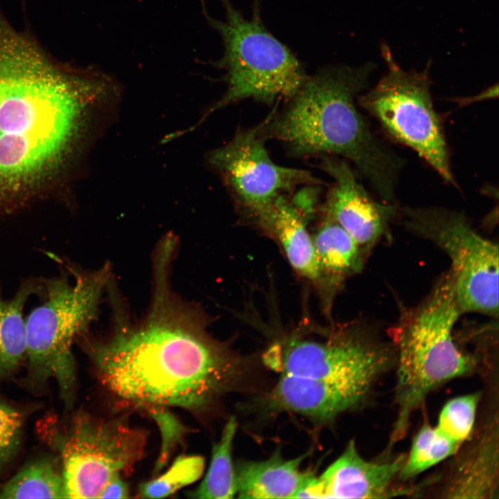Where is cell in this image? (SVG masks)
Here are the masks:
<instances>
[{"mask_svg": "<svg viewBox=\"0 0 499 499\" xmlns=\"http://www.w3.org/2000/svg\"><path fill=\"white\" fill-rule=\"evenodd\" d=\"M319 157L318 167L333 180L324 204L327 218L344 229L366 253L387 233L399 210L395 204L373 199L348 161L332 155Z\"/></svg>", "mask_w": 499, "mask_h": 499, "instance_id": "obj_12", "label": "cell"}, {"mask_svg": "<svg viewBox=\"0 0 499 499\" xmlns=\"http://www.w3.org/2000/svg\"><path fill=\"white\" fill-rule=\"evenodd\" d=\"M0 219L73 167L116 114L121 89L102 71L58 64L44 51L0 57Z\"/></svg>", "mask_w": 499, "mask_h": 499, "instance_id": "obj_1", "label": "cell"}, {"mask_svg": "<svg viewBox=\"0 0 499 499\" xmlns=\"http://www.w3.org/2000/svg\"><path fill=\"white\" fill-rule=\"evenodd\" d=\"M305 216L293 201L282 197L259 221L276 235L292 266L302 276L314 281L321 277L322 271L313 239L306 227Z\"/></svg>", "mask_w": 499, "mask_h": 499, "instance_id": "obj_17", "label": "cell"}, {"mask_svg": "<svg viewBox=\"0 0 499 499\" xmlns=\"http://www.w3.org/2000/svg\"><path fill=\"white\" fill-rule=\"evenodd\" d=\"M370 392L353 385L281 374L268 401L271 408L323 421L360 405Z\"/></svg>", "mask_w": 499, "mask_h": 499, "instance_id": "obj_14", "label": "cell"}, {"mask_svg": "<svg viewBox=\"0 0 499 499\" xmlns=\"http://www.w3.org/2000/svg\"><path fill=\"white\" fill-rule=\"evenodd\" d=\"M376 68L371 61L321 68L281 110L257 125L258 132L265 141L283 143L292 157L332 155L351 161L381 201L395 204L404 161L376 137L356 105Z\"/></svg>", "mask_w": 499, "mask_h": 499, "instance_id": "obj_3", "label": "cell"}, {"mask_svg": "<svg viewBox=\"0 0 499 499\" xmlns=\"http://www.w3.org/2000/svg\"><path fill=\"white\" fill-rule=\"evenodd\" d=\"M306 455L283 458L276 451L268 459L243 460L235 466L238 498H297L314 476L301 469Z\"/></svg>", "mask_w": 499, "mask_h": 499, "instance_id": "obj_16", "label": "cell"}, {"mask_svg": "<svg viewBox=\"0 0 499 499\" xmlns=\"http://www.w3.org/2000/svg\"><path fill=\"white\" fill-rule=\"evenodd\" d=\"M159 272L147 319L139 327H121L105 341L85 339L82 348L100 383L119 402L200 414L228 387L233 361L193 313L169 295Z\"/></svg>", "mask_w": 499, "mask_h": 499, "instance_id": "obj_2", "label": "cell"}, {"mask_svg": "<svg viewBox=\"0 0 499 499\" xmlns=\"http://www.w3.org/2000/svg\"><path fill=\"white\" fill-rule=\"evenodd\" d=\"M48 439L59 455L66 498H98L112 478L143 457L147 435L125 416L101 418L76 412L66 428Z\"/></svg>", "mask_w": 499, "mask_h": 499, "instance_id": "obj_8", "label": "cell"}, {"mask_svg": "<svg viewBox=\"0 0 499 499\" xmlns=\"http://www.w3.org/2000/svg\"><path fill=\"white\" fill-rule=\"evenodd\" d=\"M266 364L281 374L357 385L369 391L389 366L395 351L363 330L342 332L325 342L292 340L275 346Z\"/></svg>", "mask_w": 499, "mask_h": 499, "instance_id": "obj_10", "label": "cell"}, {"mask_svg": "<svg viewBox=\"0 0 499 499\" xmlns=\"http://www.w3.org/2000/svg\"><path fill=\"white\" fill-rule=\"evenodd\" d=\"M259 134L258 126L238 128L225 145L211 151L209 166L221 177L238 205L260 220L282 197L299 186L321 185L310 171L275 164Z\"/></svg>", "mask_w": 499, "mask_h": 499, "instance_id": "obj_11", "label": "cell"}, {"mask_svg": "<svg viewBox=\"0 0 499 499\" xmlns=\"http://www.w3.org/2000/svg\"><path fill=\"white\" fill-rule=\"evenodd\" d=\"M23 416L0 401V472L11 462L20 445Z\"/></svg>", "mask_w": 499, "mask_h": 499, "instance_id": "obj_26", "label": "cell"}, {"mask_svg": "<svg viewBox=\"0 0 499 499\" xmlns=\"http://www.w3.org/2000/svg\"><path fill=\"white\" fill-rule=\"evenodd\" d=\"M220 1L225 12L223 20L213 18L205 9L204 12L223 42V56L216 65L225 71L223 79L227 89L187 132L214 112L242 100L252 98L268 105L287 100L308 77L297 57L263 25L258 0L254 1L250 19L244 17L229 0Z\"/></svg>", "mask_w": 499, "mask_h": 499, "instance_id": "obj_6", "label": "cell"}, {"mask_svg": "<svg viewBox=\"0 0 499 499\" xmlns=\"http://www.w3.org/2000/svg\"><path fill=\"white\" fill-rule=\"evenodd\" d=\"M411 231L430 240L451 261L460 312L498 315V247L478 234L465 216L445 208L410 207L400 210Z\"/></svg>", "mask_w": 499, "mask_h": 499, "instance_id": "obj_9", "label": "cell"}, {"mask_svg": "<svg viewBox=\"0 0 499 499\" xmlns=\"http://www.w3.org/2000/svg\"><path fill=\"white\" fill-rule=\"evenodd\" d=\"M129 489L121 475L112 478L103 487L98 498H127Z\"/></svg>", "mask_w": 499, "mask_h": 499, "instance_id": "obj_27", "label": "cell"}, {"mask_svg": "<svg viewBox=\"0 0 499 499\" xmlns=\"http://www.w3.org/2000/svg\"><path fill=\"white\" fill-rule=\"evenodd\" d=\"M498 493V432L491 423L453 462L441 494L450 498H493Z\"/></svg>", "mask_w": 499, "mask_h": 499, "instance_id": "obj_15", "label": "cell"}, {"mask_svg": "<svg viewBox=\"0 0 499 499\" xmlns=\"http://www.w3.org/2000/svg\"><path fill=\"white\" fill-rule=\"evenodd\" d=\"M462 446L442 435L435 427L423 425L405 455L399 478L411 479L455 455Z\"/></svg>", "mask_w": 499, "mask_h": 499, "instance_id": "obj_22", "label": "cell"}, {"mask_svg": "<svg viewBox=\"0 0 499 499\" xmlns=\"http://www.w3.org/2000/svg\"><path fill=\"white\" fill-rule=\"evenodd\" d=\"M313 241L322 272L344 278L361 270L366 253L332 220L327 218Z\"/></svg>", "mask_w": 499, "mask_h": 499, "instance_id": "obj_20", "label": "cell"}, {"mask_svg": "<svg viewBox=\"0 0 499 499\" xmlns=\"http://www.w3.org/2000/svg\"><path fill=\"white\" fill-rule=\"evenodd\" d=\"M141 410L156 423L161 434L160 451L154 469V474L157 475L168 464L171 454L182 442L189 430L169 408L148 406Z\"/></svg>", "mask_w": 499, "mask_h": 499, "instance_id": "obj_25", "label": "cell"}, {"mask_svg": "<svg viewBox=\"0 0 499 499\" xmlns=\"http://www.w3.org/2000/svg\"><path fill=\"white\" fill-rule=\"evenodd\" d=\"M479 399L478 394H469L449 400L435 427L445 437L462 446L471 436Z\"/></svg>", "mask_w": 499, "mask_h": 499, "instance_id": "obj_24", "label": "cell"}, {"mask_svg": "<svg viewBox=\"0 0 499 499\" xmlns=\"http://www.w3.org/2000/svg\"><path fill=\"white\" fill-rule=\"evenodd\" d=\"M461 315L449 270L419 305L403 311L392 329L398 408L392 442L405 435L411 415L430 392L474 370V358L457 347L453 334Z\"/></svg>", "mask_w": 499, "mask_h": 499, "instance_id": "obj_4", "label": "cell"}, {"mask_svg": "<svg viewBox=\"0 0 499 499\" xmlns=\"http://www.w3.org/2000/svg\"><path fill=\"white\" fill-rule=\"evenodd\" d=\"M204 459L200 455H180L161 475L141 483L138 496L142 498H164L200 478Z\"/></svg>", "mask_w": 499, "mask_h": 499, "instance_id": "obj_23", "label": "cell"}, {"mask_svg": "<svg viewBox=\"0 0 499 499\" xmlns=\"http://www.w3.org/2000/svg\"><path fill=\"white\" fill-rule=\"evenodd\" d=\"M42 281V302L26 318L28 383L41 389L56 380L67 408L73 404L76 370L72 344L96 316L108 279L107 267L94 272L72 271Z\"/></svg>", "mask_w": 499, "mask_h": 499, "instance_id": "obj_5", "label": "cell"}, {"mask_svg": "<svg viewBox=\"0 0 499 499\" xmlns=\"http://www.w3.org/2000/svg\"><path fill=\"white\" fill-rule=\"evenodd\" d=\"M42 281L28 279L10 299L0 287V384L10 377L26 358V329L24 309L33 295L40 294Z\"/></svg>", "mask_w": 499, "mask_h": 499, "instance_id": "obj_18", "label": "cell"}, {"mask_svg": "<svg viewBox=\"0 0 499 499\" xmlns=\"http://www.w3.org/2000/svg\"><path fill=\"white\" fill-rule=\"evenodd\" d=\"M237 421L231 416L225 423L220 440L213 446L207 472L199 486L188 493L196 499H231L237 493L235 466L232 459L233 441Z\"/></svg>", "mask_w": 499, "mask_h": 499, "instance_id": "obj_21", "label": "cell"}, {"mask_svg": "<svg viewBox=\"0 0 499 499\" xmlns=\"http://www.w3.org/2000/svg\"><path fill=\"white\" fill-rule=\"evenodd\" d=\"M0 498H66L59 457L42 455L27 462L0 489Z\"/></svg>", "mask_w": 499, "mask_h": 499, "instance_id": "obj_19", "label": "cell"}, {"mask_svg": "<svg viewBox=\"0 0 499 499\" xmlns=\"http://www.w3.org/2000/svg\"><path fill=\"white\" fill-rule=\"evenodd\" d=\"M386 72L374 87L357 97L359 105L394 139L414 150L448 183L455 185L443 125L434 108L432 61L422 71L405 70L382 42Z\"/></svg>", "mask_w": 499, "mask_h": 499, "instance_id": "obj_7", "label": "cell"}, {"mask_svg": "<svg viewBox=\"0 0 499 499\" xmlns=\"http://www.w3.org/2000/svg\"><path fill=\"white\" fill-rule=\"evenodd\" d=\"M1 89H0V102H1Z\"/></svg>", "mask_w": 499, "mask_h": 499, "instance_id": "obj_28", "label": "cell"}, {"mask_svg": "<svg viewBox=\"0 0 499 499\" xmlns=\"http://www.w3.org/2000/svg\"><path fill=\"white\" fill-rule=\"evenodd\" d=\"M405 457L368 461L351 440L319 476L309 480L297 498H383L405 493L394 489Z\"/></svg>", "mask_w": 499, "mask_h": 499, "instance_id": "obj_13", "label": "cell"}]
</instances>
